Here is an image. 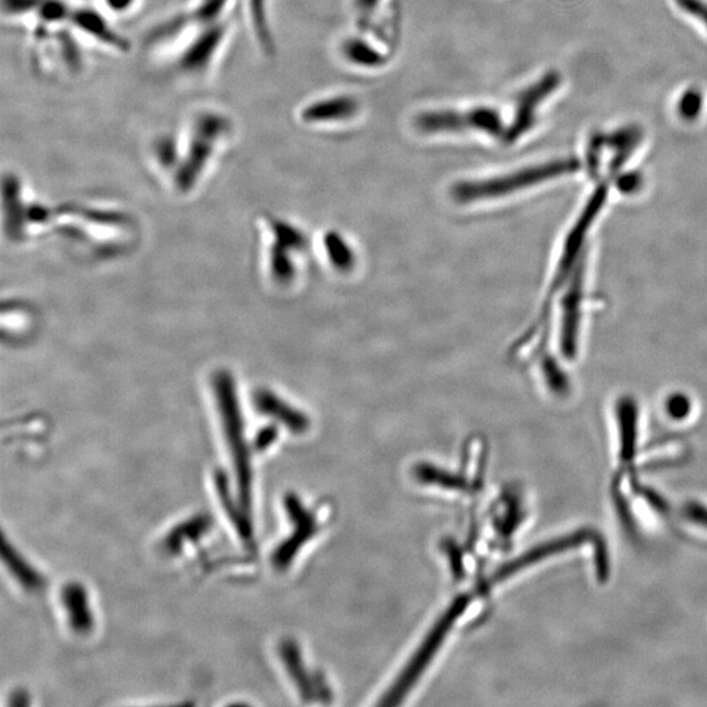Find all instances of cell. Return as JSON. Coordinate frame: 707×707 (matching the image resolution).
I'll list each match as a JSON object with an SVG mask.
<instances>
[{"label":"cell","mask_w":707,"mask_h":707,"mask_svg":"<svg viewBox=\"0 0 707 707\" xmlns=\"http://www.w3.org/2000/svg\"><path fill=\"white\" fill-rule=\"evenodd\" d=\"M418 130L426 134L460 133L464 130H477L495 138H505L506 127L501 114L488 107H478L468 112L439 110L419 114L416 118Z\"/></svg>","instance_id":"cell-2"},{"label":"cell","mask_w":707,"mask_h":707,"mask_svg":"<svg viewBox=\"0 0 707 707\" xmlns=\"http://www.w3.org/2000/svg\"><path fill=\"white\" fill-rule=\"evenodd\" d=\"M642 184V176L637 172L626 173L617 180V186L622 192L630 193L637 190Z\"/></svg>","instance_id":"cell-18"},{"label":"cell","mask_w":707,"mask_h":707,"mask_svg":"<svg viewBox=\"0 0 707 707\" xmlns=\"http://www.w3.org/2000/svg\"><path fill=\"white\" fill-rule=\"evenodd\" d=\"M561 82L560 73L552 70L520 93L518 101H516L514 120L507 127L503 141L515 143L535 126L537 109L552 93L558 90Z\"/></svg>","instance_id":"cell-3"},{"label":"cell","mask_w":707,"mask_h":707,"mask_svg":"<svg viewBox=\"0 0 707 707\" xmlns=\"http://www.w3.org/2000/svg\"><path fill=\"white\" fill-rule=\"evenodd\" d=\"M684 515L690 522L700 524L702 527L707 528V507L700 505V503L690 502L684 507Z\"/></svg>","instance_id":"cell-17"},{"label":"cell","mask_w":707,"mask_h":707,"mask_svg":"<svg viewBox=\"0 0 707 707\" xmlns=\"http://www.w3.org/2000/svg\"><path fill=\"white\" fill-rule=\"evenodd\" d=\"M579 168L581 163L575 159L554 160V162L520 169L510 175L460 182L454 188V196L460 202L494 200L539 185L540 182L570 175L577 172Z\"/></svg>","instance_id":"cell-1"},{"label":"cell","mask_w":707,"mask_h":707,"mask_svg":"<svg viewBox=\"0 0 707 707\" xmlns=\"http://www.w3.org/2000/svg\"><path fill=\"white\" fill-rule=\"evenodd\" d=\"M677 7L685 14L702 21L707 28V3L705 0H675Z\"/></svg>","instance_id":"cell-15"},{"label":"cell","mask_w":707,"mask_h":707,"mask_svg":"<svg viewBox=\"0 0 707 707\" xmlns=\"http://www.w3.org/2000/svg\"><path fill=\"white\" fill-rule=\"evenodd\" d=\"M380 0H357L358 11L363 15H370L378 7Z\"/></svg>","instance_id":"cell-19"},{"label":"cell","mask_w":707,"mask_h":707,"mask_svg":"<svg viewBox=\"0 0 707 707\" xmlns=\"http://www.w3.org/2000/svg\"><path fill=\"white\" fill-rule=\"evenodd\" d=\"M61 596L71 629L78 634L90 633L93 618L86 590L79 583H70L63 588Z\"/></svg>","instance_id":"cell-8"},{"label":"cell","mask_w":707,"mask_h":707,"mask_svg":"<svg viewBox=\"0 0 707 707\" xmlns=\"http://www.w3.org/2000/svg\"><path fill=\"white\" fill-rule=\"evenodd\" d=\"M287 510L290 512L291 519L296 523V531L289 541L282 544L275 552L272 560L277 567H286L291 562V558L298 552V548L311 535L313 528L312 516L300 505L298 498L289 497L287 499Z\"/></svg>","instance_id":"cell-5"},{"label":"cell","mask_w":707,"mask_h":707,"mask_svg":"<svg viewBox=\"0 0 707 707\" xmlns=\"http://www.w3.org/2000/svg\"><path fill=\"white\" fill-rule=\"evenodd\" d=\"M618 419H620L621 434V461L622 463H632L635 455V443H637V406L630 399L620 402L617 409Z\"/></svg>","instance_id":"cell-10"},{"label":"cell","mask_w":707,"mask_h":707,"mask_svg":"<svg viewBox=\"0 0 707 707\" xmlns=\"http://www.w3.org/2000/svg\"><path fill=\"white\" fill-rule=\"evenodd\" d=\"M359 103L351 96H337L332 99L317 101L303 110V120L321 124L349 120L358 113Z\"/></svg>","instance_id":"cell-7"},{"label":"cell","mask_w":707,"mask_h":707,"mask_svg":"<svg viewBox=\"0 0 707 707\" xmlns=\"http://www.w3.org/2000/svg\"><path fill=\"white\" fill-rule=\"evenodd\" d=\"M226 25H214L213 28L203 33L198 40L193 42L192 48L186 50L181 58L182 69L188 73H198L205 70L214 54L217 53L218 46L222 44L226 35Z\"/></svg>","instance_id":"cell-6"},{"label":"cell","mask_w":707,"mask_h":707,"mask_svg":"<svg viewBox=\"0 0 707 707\" xmlns=\"http://www.w3.org/2000/svg\"><path fill=\"white\" fill-rule=\"evenodd\" d=\"M349 61L363 67H376L385 62L384 55L362 40H349L344 46Z\"/></svg>","instance_id":"cell-13"},{"label":"cell","mask_w":707,"mask_h":707,"mask_svg":"<svg viewBox=\"0 0 707 707\" xmlns=\"http://www.w3.org/2000/svg\"><path fill=\"white\" fill-rule=\"evenodd\" d=\"M587 541H592V543H595L596 549L604 546V543L601 541L598 533L590 531V529H583V531L574 532L571 533V535L561 537V539L537 546V548L524 554V556L518 558V560L508 563V565L502 567V569L498 571L497 575H495V578H506L508 575H512L516 573V571L523 569V567L533 565V563L544 560V558L554 556V554L577 548V546H581L582 544L587 543Z\"/></svg>","instance_id":"cell-4"},{"label":"cell","mask_w":707,"mask_h":707,"mask_svg":"<svg viewBox=\"0 0 707 707\" xmlns=\"http://www.w3.org/2000/svg\"><path fill=\"white\" fill-rule=\"evenodd\" d=\"M667 412L672 418L684 419L690 412V404L687 397L672 396L667 402Z\"/></svg>","instance_id":"cell-16"},{"label":"cell","mask_w":707,"mask_h":707,"mask_svg":"<svg viewBox=\"0 0 707 707\" xmlns=\"http://www.w3.org/2000/svg\"><path fill=\"white\" fill-rule=\"evenodd\" d=\"M209 526V518L198 516V518L188 520V522L181 524L180 527H176L173 529L171 535L167 536V540H165V548H167V552L168 550L171 553L179 552L177 549L181 548L185 539H188V537L189 541L197 539L198 536H202L203 533L207 531Z\"/></svg>","instance_id":"cell-12"},{"label":"cell","mask_w":707,"mask_h":707,"mask_svg":"<svg viewBox=\"0 0 707 707\" xmlns=\"http://www.w3.org/2000/svg\"><path fill=\"white\" fill-rule=\"evenodd\" d=\"M642 137L641 127L635 125L622 127L615 133L605 135V146L612 148L616 154L611 164L612 172L618 171L625 164L641 143Z\"/></svg>","instance_id":"cell-9"},{"label":"cell","mask_w":707,"mask_h":707,"mask_svg":"<svg viewBox=\"0 0 707 707\" xmlns=\"http://www.w3.org/2000/svg\"><path fill=\"white\" fill-rule=\"evenodd\" d=\"M133 0H107V4L110 8L116 11H124L130 6Z\"/></svg>","instance_id":"cell-20"},{"label":"cell","mask_w":707,"mask_h":707,"mask_svg":"<svg viewBox=\"0 0 707 707\" xmlns=\"http://www.w3.org/2000/svg\"><path fill=\"white\" fill-rule=\"evenodd\" d=\"M702 109H704V95L698 88H689L677 103V113L688 122L696 121L701 116Z\"/></svg>","instance_id":"cell-14"},{"label":"cell","mask_w":707,"mask_h":707,"mask_svg":"<svg viewBox=\"0 0 707 707\" xmlns=\"http://www.w3.org/2000/svg\"><path fill=\"white\" fill-rule=\"evenodd\" d=\"M3 558L21 586L31 591H38L44 587V578L23 557H20L14 546L8 545L6 540L3 541Z\"/></svg>","instance_id":"cell-11"}]
</instances>
